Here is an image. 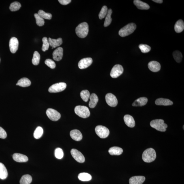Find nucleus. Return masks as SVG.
<instances>
[{"label":"nucleus","mask_w":184,"mask_h":184,"mask_svg":"<svg viewBox=\"0 0 184 184\" xmlns=\"http://www.w3.org/2000/svg\"><path fill=\"white\" fill-rule=\"evenodd\" d=\"M156 153L153 148H149L144 151L142 159L144 162L150 163L155 160L156 158Z\"/></svg>","instance_id":"obj_1"},{"label":"nucleus","mask_w":184,"mask_h":184,"mask_svg":"<svg viewBox=\"0 0 184 184\" xmlns=\"http://www.w3.org/2000/svg\"><path fill=\"white\" fill-rule=\"evenodd\" d=\"M89 32V26L86 22L82 23L76 28L75 32L79 37L83 38L86 37Z\"/></svg>","instance_id":"obj_2"},{"label":"nucleus","mask_w":184,"mask_h":184,"mask_svg":"<svg viewBox=\"0 0 184 184\" xmlns=\"http://www.w3.org/2000/svg\"><path fill=\"white\" fill-rule=\"evenodd\" d=\"M136 28V25L134 23L129 24L121 28L119 31V35L121 37H125L133 33Z\"/></svg>","instance_id":"obj_3"},{"label":"nucleus","mask_w":184,"mask_h":184,"mask_svg":"<svg viewBox=\"0 0 184 184\" xmlns=\"http://www.w3.org/2000/svg\"><path fill=\"white\" fill-rule=\"evenodd\" d=\"M150 125L152 127L161 132H165L168 128L167 124H165L162 119H155L151 121Z\"/></svg>","instance_id":"obj_4"},{"label":"nucleus","mask_w":184,"mask_h":184,"mask_svg":"<svg viewBox=\"0 0 184 184\" xmlns=\"http://www.w3.org/2000/svg\"><path fill=\"white\" fill-rule=\"evenodd\" d=\"M75 111L79 116L83 118H87L90 115V110L86 106H77L75 108Z\"/></svg>","instance_id":"obj_5"},{"label":"nucleus","mask_w":184,"mask_h":184,"mask_svg":"<svg viewBox=\"0 0 184 184\" xmlns=\"http://www.w3.org/2000/svg\"><path fill=\"white\" fill-rule=\"evenodd\" d=\"M95 131L96 134L101 138L107 137L109 134V129L101 125L96 127Z\"/></svg>","instance_id":"obj_6"},{"label":"nucleus","mask_w":184,"mask_h":184,"mask_svg":"<svg viewBox=\"0 0 184 184\" xmlns=\"http://www.w3.org/2000/svg\"><path fill=\"white\" fill-rule=\"evenodd\" d=\"M67 85L65 83L61 82L53 85L49 89L50 93H57L62 92L65 90Z\"/></svg>","instance_id":"obj_7"},{"label":"nucleus","mask_w":184,"mask_h":184,"mask_svg":"<svg viewBox=\"0 0 184 184\" xmlns=\"http://www.w3.org/2000/svg\"><path fill=\"white\" fill-rule=\"evenodd\" d=\"M124 72V68L120 64H116L112 69L110 75L113 78H116L122 75Z\"/></svg>","instance_id":"obj_8"},{"label":"nucleus","mask_w":184,"mask_h":184,"mask_svg":"<svg viewBox=\"0 0 184 184\" xmlns=\"http://www.w3.org/2000/svg\"><path fill=\"white\" fill-rule=\"evenodd\" d=\"M46 114L49 118L53 121H58L61 117L60 113L55 110L51 108L47 110Z\"/></svg>","instance_id":"obj_9"},{"label":"nucleus","mask_w":184,"mask_h":184,"mask_svg":"<svg viewBox=\"0 0 184 184\" xmlns=\"http://www.w3.org/2000/svg\"><path fill=\"white\" fill-rule=\"evenodd\" d=\"M72 156L77 162L83 163L85 162V157L82 153L76 149H72L71 151Z\"/></svg>","instance_id":"obj_10"},{"label":"nucleus","mask_w":184,"mask_h":184,"mask_svg":"<svg viewBox=\"0 0 184 184\" xmlns=\"http://www.w3.org/2000/svg\"><path fill=\"white\" fill-rule=\"evenodd\" d=\"M106 101L111 107H116L118 104L117 98L115 95L111 93L107 94L105 96Z\"/></svg>","instance_id":"obj_11"},{"label":"nucleus","mask_w":184,"mask_h":184,"mask_svg":"<svg viewBox=\"0 0 184 184\" xmlns=\"http://www.w3.org/2000/svg\"><path fill=\"white\" fill-rule=\"evenodd\" d=\"M92 63V58H83L79 62V67L81 69H86L90 66Z\"/></svg>","instance_id":"obj_12"},{"label":"nucleus","mask_w":184,"mask_h":184,"mask_svg":"<svg viewBox=\"0 0 184 184\" xmlns=\"http://www.w3.org/2000/svg\"><path fill=\"white\" fill-rule=\"evenodd\" d=\"M9 47L11 52L15 53L18 50V41L16 37H12L9 41Z\"/></svg>","instance_id":"obj_13"},{"label":"nucleus","mask_w":184,"mask_h":184,"mask_svg":"<svg viewBox=\"0 0 184 184\" xmlns=\"http://www.w3.org/2000/svg\"><path fill=\"white\" fill-rule=\"evenodd\" d=\"M63 55V49L61 47H58L55 50L53 53V57L56 61L62 60Z\"/></svg>","instance_id":"obj_14"},{"label":"nucleus","mask_w":184,"mask_h":184,"mask_svg":"<svg viewBox=\"0 0 184 184\" xmlns=\"http://www.w3.org/2000/svg\"><path fill=\"white\" fill-rule=\"evenodd\" d=\"M143 176H135L131 177L129 181L130 184H142L145 181Z\"/></svg>","instance_id":"obj_15"},{"label":"nucleus","mask_w":184,"mask_h":184,"mask_svg":"<svg viewBox=\"0 0 184 184\" xmlns=\"http://www.w3.org/2000/svg\"><path fill=\"white\" fill-rule=\"evenodd\" d=\"M148 67L150 71L155 73L160 70L161 66L159 62L153 61L149 62L148 64Z\"/></svg>","instance_id":"obj_16"},{"label":"nucleus","mask_w":184,"mask_h":184,"mask_svg":"<svg viewBox=\"0 0 184 184\" xmlns=\"http://www.w3.org/2000/svg\"><path fill=\"white\" fill-rule=\"evenodd\" d=\"M70 135L72 139L77 141H80L83 138L82 134L80 131L76 129L71 131Z\"/></svg>","instance_id":"obj_17"},{"label":"nucleus","mask_w":184,"mask_h":184,"mask_svg":"<svg viewBox=\"0 0 184 184\" xmlns=\"http://www.w3.org/2000/svg\"><path fill=\"white\" fill-rule=\"evenodd\" d=\"M13 158L15 161L18 162H26L28 160V157L26 155L18 153L13 155Z\"/></svg>","instance_id":"obj_18"},{"label":"nucleus","mask_w":184,"mask_h":184,"mask_svg":"<svg viewBox=\"0 0 184 184\" xmlns=\"http://www.w3.org/2000/svg\"><path fill=\"white\" fill-rule=\"evenodd\" d=\"M124 120L125 124L129 127L133 128L135 126V121L133 118L131 116L129 115H125Z\"/></svg>","instance_id":"obj_19"},{"label":"nucleus","mask_w":184,"mask_h":184,"mask_svg":"<svg viewBox=\"0 0 184 184\" xmlns=\"http://www.w3.org/2000/svg\"><path fill=\"white\" fill-rule=\"evenodd\" d=\"M155 103L158 105L169 106L173 104V102L169 99L162 98H159L155 101Z\"/></svg>","instance_id":"obj_20"},{"label":"nucleus","mask_w":184,"mask_h":184,"mask_svg":"<svg viewBox=\"0 0 184 184\" xmlns=\"http://www.w3.org/2000/svg\"><path fill=\"white\" fill-rule=\"evenodd\" d=\"M48 41L50 46L52 47V49L60 46L62 43V40L61 38H59L57 39H55L49 38Z\"/></svg>","instance_id":"obj_21"},{"label":"nucleus","mask_w":184,"mask_h":184,"mask_svg":"<svg viewBox=\"0 0 184 184\" xmlns=\"http://www.w3.org/2000/svg\"><path fill=\"white\" fill-rule=\"evenodd\" d=\"M148 101V100L147 98H140L135 101L132 105L133 107H142L146 105Z\"/></svg>","instance_id":"obj_22"},{"label":"nucleus","mask_w":184,"mask_h":184,"mask_svg":"<svg viewBox=\"0 0 184 184\" xmlns=\"http://www.w3.org/2000/svg\"><path fill=\"white\" fill-rule=\"evenodd\" d=\"M133 3L136 7L141 10H148L150 8L149 5L147 3L140 0H134Z\"/></svg>","instance_id":"obj_23"},{"label":"nucleus","mask_w":184,"mask_h":184,"mask_svg":"<svg viewBox=\"0 0 184 184\" xmlns=\"http://www.w3.org/2000/svg\"><path fill=\"white\" fill-rule=\"evenodd\" d=\"M90 101L89 102V106L91 108H94L96 107L98 101V96L96 94L93 93L90 96Z\"/></svg>","instance_id":"obj_24"},{"label":"nucleus","mask_w":184,"mask_h":184,"mask_svg":"<svg viewBox=\"0 0 184 184\" xmlns=\"http://www.w3.org/2000/svg\"><path fill=\"white\" fill-rule=\"evenodd\" d=\"M174 29L177 33H181L183 31L184 29V23L183 21L179 20L177 21L174 25Z\"/></svg>","instance_id":"obj_25"},{"label":"nucleus","mask_w":184,"mask_h":184,"mask_svg":"<svg viewBox=\"0 0 184 184\" xmlns=\"http://www.w3.org/2000/svg\"><path fill=\"white\" fill-rule=\"evenodd\" d=\"M123 149L118 147H113L110 148L109 152L111 155H119L122 154Z\"/></svg>","instance_id":"obj_26"},{"label":"nucleus","mask_w":184,"mask_h":184,"mask_svg":"<svg viewBox=\"0 0 184 184\" xmlns=\"http://www.w3.org/2000/svg\"><path fill=\"white\" fill-rule=\"evenodd\" d=\"M8 176L7 170L2 163H0V179L4 180L6 179Z\"/></svg>","instance_id":"obj_27"},{"label":"nucleus","mask_w":184,"mask_h":184,"mask_svg":"<svg viewBox=\"0 0 184 184\" xmlns=\"http://www.w3.org/2000/svg\"><path fill=\"white\" fill-rule=\"evenodd\" d=\"M17 84L20 86L25 87L30 86L31 83L29 79L24 77L20 79Z\"/></svg>","instance_id":"obj_28"},{"label":"nucleus","mask_w":184,"mask_h":184,"mask_svg":"<svg viewBox=\"0 0 184 184\" xmlns=\"http://www.w3.org/2000/svg\"><path fill=\"white\" fill-rule=\"evenodd\" d=\"M112 14V10L111 9H109L108 10L107 14L106 16L105 22H104V27H107L111 23L112 21L111 15Z\"/></svg>","instance_id":"obj_29"},{"label":"nucleus","mask_w":184,"mask_h":184,"mask_svg":"<svg viewBox=\"0 0 184 184\" xmlns=\"http://www.w3.org/2000/svg\"><path fill=\"white\" fill-rule=\"evenodd\" d=\"M32 178L29 174H25L22 176L20 181V184H30L31 183Z\"/></svg>","instance_id":"obj_30"},{"label":"nucleus","mask_w":184,"mask_h":184,"mask_svg":"<svg viewBox=\"0 0 184 184\" xmlns=\"http://www.w3.org/2000/svg\"><path fill=\"white\" fill-rule=\"evenodd\" d=\"M78 178L81 181H90L92 179V177L90 174L88 173L83 172L79 174Z\"/></svg>","instance_id":"obj_31"},{"label":"nucleus","mask_w":184,"mask_h":184,"mask_svg":"<svg viewBox=\"0 0 184 184\" xmlns=\"http://www.w3.org/2000/svg\"><path fill=\"white\" fill-rule=\"evenodd\" d=\"M40 56L39 53L37 51L34 52L33 59L32 60V63L34 65H38L40 60Z\"/></svg>","instance_id":"obj_32"},{"label":"nucleus","mask_w":184,"mask_h":184,"mask_svg":"<svg viewBox=\"0 0 184 184\" xmlns=\"http://www.w3.org/2000/svg\"><path fill=\"white\" fill-rule=\"evenodd\" d=\"M43 130L42 128L40 127H38L34 131V137L36 139H39L43 134Z\"/></svg>","instance_id":"obj_33"},{"label":"nucleus","mask_w":184,"mask_h":184,"mask_svg":"<svg viewBox=\"0 0 184 184\" xmlns=\"http://www.w3.org/2000/svg\"><path fill=\"white\" fill-rule=\"evenodd\" d=\"M80 96L81 98L84 101L87 102L90 97V93L88 90H83L81 92Z\"/></svg>","instance_id":"obj_34"},{"label":"nucleus","mask_w":184,"mask_h":184,"mask_svg":"<svg viewBox=\"0 0 184 184\" xmlns=\"http://www.w3.org/2000/svg\"><path fill=\"white\" fill-rule=\"evenodd\" d=\"M173 56L176 62L180 63L183 59V55L181 52L178 51H174L173 53Z\"/></svg>","instance_id":"obj_35"},{"label":"nucleus","mask_w":184,"mask_h":184,"mask_svg":"<svg viewBox=\"0 0 184 184\" xmlns=\"http://www.w3.org/2000/svg\"><path fill=\"white\" fill-rule=\"evenodd\" d=\"M21 7V5L18 2L15 1L11 4L9 9L11 11H18Z\"/></svg>","instance_id":"obj_36"},{"label":"nucleus","mask_w":184,"mask_h":184,"mask_svg":"<svg viewBox=\"0 0 184 184\" xmlns=\"http://www.w3.org/2000/svg\"><path fill=\"white\" fill-rule=\"evenodd\" d=\"M38 14L43 18L45 19L51 20L52 18V14L50 13H47L42 10H40L38 12Z\"/></svg>","instance_id":"obj_37"},{"label":"nucleus","mask_w":184,"mask_h":184,"mask_svg":"<svg viewBox=\"0 0 184 184\" xmlns=\"http://www.w3.org/2000/svg\"><path fill=\"white\" fill-rule=\"evenodd\" d=\"M36 20V23L37 25L39 26H42L44 25V19L39 16L38 14H34Z\"/></svg>","instance_id":"obj_38"},{"label":"nucleus","mask_w":184,"mask_h":184,"mask_svg":"<svg viewBox=\"0 0 184 184\" xmlns=\"http://www.w3.org/2000/svg\"><path fill=\"white\" fill-rule=\"evenodd\" d=\"M108 12V9L107 6H104L102 7L101 10L98 15V16L100 20H102L107 16Z\"/></svg>","instance_id":"obj_39"},{"label":"nucleus","mask_w":184,"mask_h":184,"mask_svg":"<svg viewBox=\"0 0 184 184\" xmlns=\"http://www.w3.org/2000/svg\"><path fill=\"white\" fill-rule=\"evenodd\" d=\"M43 45L42 50L43 52H45L46 51L48 50L49 49V43L48 41V40L46 37H44L42 39Z\"/></svg>","instance_id":"obj_40"},{"label":"nucleus","mask_w":184,"mask_h":184,"mask_svg":"<svg viewBox=\"0 0 184 184\" xmlns=\"http://www.w3.org/2000/svg\"><path fill=\"white\" fill-rule=\"evenodd\" d=\"M139 47L142 53H146L151 50V47L147 45L141 44L139 45Z\"/></svg>","instance_id":"obj_41"},{"label":"nucleus","mask_w":184,"mask_h":184,"mask_svg":"<svg viewBox=\"0 0 184 184\" xmlns=\"http://www.w3.org/2000/svg\"><path fill=\"white\" fill-rule=\"evenodd\" d=\"M55 155L57 159H61L64 156L63 151L60 148H57L55 151Z\"/></svg>","instance_id":"obj_42"},{"label":"nucleus","mask_w":184,"mask_h":184,"mask_svg":"<svg viewBox=\"0 0 184 184\" xmlns=\"http://www.w3.org/2000/svg\"><path fill=\"white\" fill-rule=\"evenodd\" d=\"M45 63L51 69H54L56 67V64L55 62L53 61L50 59H47L45 60Z\"/></svg>","instance_id":"obj_43"},{"label":"nucleus","mask_w":184,"mask_h":184,"mask_svg":"<svg viewBox=\"0 0 184 184\" xmlns=\"http://www.w3.org/2000/svg\"><path fill=\"white\" fill-rule=\"evenodd\" d=\"M7 136V134L5 131L2 128L0 127V138L5 139Z\"/></svg>","instance_id":"obj_44"},{"label":"nucleus","mask_w":184,"mask_h":184,"mask_svg":"<svg viewBox=\"0 0 184 184\" xmlns=\"http://www.w3.org/2000/svg\"><path fill=\"white\" fill-rule=\"evenodd\" d=\"M58 1L62 5H66L71 2V0H59Z\"/></svg>","instance_id":"obj_45"},{"label":"nucleus","mask_w":184,"mask_h":184,"mask_svg":"<svg viewBox=\"0 0 184 184\" xmlns=\"http://www.w3.org/2000/svg\"><path fill=\"white\" fill-rule=\"evenodd\" d=\"M153 1L157 3H163L162 0H153Z\"/></svg>","instance_id":"obj_46"},{"label":"nucleus","mask_w":184,"mask_h":184,"mask_svg":"<svg viewBox=\"0 0 184 184\" xmlns=\"http://www.w3.org/2000/svg\"><path fill=\"white\" fill-rule=\"evenodd\" d=\"M183 129H184V126H183Z\"/></svg>","instance_id":"obj_47"},{"label":"nucleus","mask_w":184,"mask_h":184,"mask_svg":"<svg viewBox=\"0 0 184 184\" xmlns=\"http://www.w3.org/2000/svg\"><path fill=\"white\" fill-rule=\"evenodd\" d=\"M0 61H1V59H0Z\"/></svg>","instance_id":"obj_48"}]
</instances>
